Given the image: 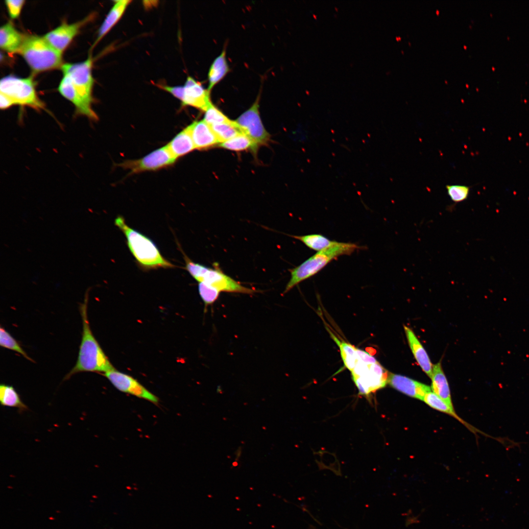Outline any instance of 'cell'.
Instances as JSON below:
<instances>
[{"mask_svg": "<svg viewBox=\"0 0 529 529\" xmlns=\"http://www.w3.org/2000/svg\"><path fill=\"white\" fill-rule=\"evenodd\" d=\"M88 297L87 290L84 302L79 308L82 320V334L77 360L74 366L64 380H68L72 375L81 372L105 373L115 369L91 330L87 314Z\"/></svg>", "mask_w": 529, "mask_h": 529, "instance_id": "1", "label": "cell"}, {"mask_svg": "<svg viewBox=\"0 0 529 529\" xmlns=\"http://www.w3.org/2000/svg\"><path fill=\"white\" fill-rule=\"evenodd\" d=\"M114 222L125 235L131 252L142 267L145 269H156L174 266L161 255L152 240L130 227L122 216H118Z\"/></svg>", "mask_w": 529, "mask_h": 529, "instance_id": "2", "label": "cell"}, {"mask_svg": "<svg viewBox=\"0 0 529 529\" xmlns=\"http://www.w3.org/2000/svg\"><path fill=\"white\" fill-rule=\"evenodd\" d=\"M362 248L356 243L337 241L332 246L317 252L300 265L289 269L290 279L283 294L315 275L334 259L342 255H349Z\"/></svg>", "mask_w": 529, "mask_h": 529, "instance_id": "3", "label": "cell"}, {"mask_svg": "<svg viewBox=\"0 0 529 529\" xmlns=\"http://www.w3.org/2000/svg\"><path fill=\"white\" fill-rule=\"evenodd\" d=\"M351 372L361 396L368 397L388 383L387 370L374 357L358 348L355 366Z\"/></svg>", "mask_w": 529, "mask_h": 529, "instance_id": "4", "label": "cell"}, {"mask_svg": "<svg viewBox=\"0 0 529 529\" xmlns=\"http://www.w3.org/2000/svg\"><path fill=\"white\" fill-rule=\"evenodd\" d=\"M20 53L35 73L61 68L62 53L55 49L44 37L24 35Z\"/></svg>", "mask_w": 529, "mask_h": 529, "instance_id": "5", "label": "cell"}, {"mask_svg": "<svg viewBox=\"0 0 529 529\" xmlns=\"http://www.w3.org/2000/svg\"><path fill=\"white\" fill-rule=\"evenodd\" d=\"M186 269L198 283H203L220 292L240 293L252 295L257 292L254 289L241 285L229 276L225 274L214 264V268L207 267L193 262L185 257Z\"/></svg>", "mask_w": 529, "mask_h": 529, "instance_id": "6", "label": "cell"}, {"mask_svg": "<svg viewBox=\"0 0 529 529\" xmlns=\"http://www.w3.org/2000/svg\"><path fill=\"white\" fill-rule=\"evenodd\" d=\"M0 93L7 96L14 105L27 106L37 110L45 109L44 103L36 94L31 77H4L0 81Z\"/></svg>", "mask_w": 529, "mask_h": 529, "instance_id": "7", "label": "cell"}, {"mask_svg": "<svg viewBox=\"0 0 529 529\" xmlns=\"http://www.w3.org/2000/svg\"><path fill=\"white\" fill-rule=\"evenodd\" d=\"M159 86L179 99L185 106H192L205 112L212 104L210 92L191 76L187 77L182 86Z\"/></svg>", "mask_w": 529, "mask_h": 529, "instance_id": "8", "label": "cell"}, {"mask_svg": "<svg viewBox=\"0 0 529 529\" xmlns=\"http://www.w3.org/2000/svg\"><path fill=\"white\" fill-rule=\"evenodd\" d=\"M92 60L90 56L80 63L63 64L61 67L64 75L68 76L77 92L89 106L92 107V95L94 79L92 75Z\"/></svg>", "mask_w": 529, "mask_h": 529, "instance_id": "9", "label": "cell"}, {"mask_svg": "<svg viewBox=\"0 0 529 529\" xmlns=\"http://www.w3.org/2000/svg\"><path fill=\"white\" fill-rule=\"evenodd\" d=\"M260 96L251 106L241 114L235 120L243 133L247 135L259 145L266 144L270 135L265 130L261 119L259 112Z\"/></svg>", "mask_w": 529, "mask_h": 529, "instance_id": "10", "label": "cell"}, {"mask_svg": "<svg viewBox=\"0 0 529 529\" xmlns=\"http://www.w3.org/2000/svg\"><path fill=\"white\" fill-rule=\"evenodd\" d=\"M175 160L166 145L141 159L125 161L120 166L134 173L157 170L173 164Z\"/></svg>", "mask_w": 529, "mask_h": 529, "instance_id": "11", "label": "cell"}, {"mask_svg": "<svg viewBox=\"0 0 529 529\" xmlns=\"http://www.w3.org/2000/svg\"><path fill=\"white\" fill-rule=\"evenodd\" d=\"M114 386L122 392L145 400L157 405L159 399L157 396L147 390L137 380L115 369L104 373Z\"/></svg>", "mask_w": 529, "mask_h": 529, "instance_id": "12", "label": "cell"}, {"mask_svg": "<svg viewBox=\"0 0 529 529\" xmlns=\"http://www.w3.org/2000/svg\"><path fill=\"white\" fill-rule=\"evenodd\" d=\"M90 20V16H89L77 23H63L47 33L44 37L55 49L62 53L82 26Z\"/></svg>", "mask_w": 529, "mask_h": 529, "instance_id": "13", "label": "cell"}, {"mask_svg": "<svg viewBox=\"0 0 529 529\" xmlns=\"http://www.w3.org/2000/svg\"><path fill=\"white\" fill-rule=\"evenodd\" d=\"M58 91L61 95L74 105L76 115L86 117L92 121L98 120L96 114L92 107L84 102L68 76L64 75L59 84Z\"/></svg>", "mask_w": 529, "mask_h": 529, "instance_id": "14", "label": "cell"}, {"mask_svg": "<svg viewBox=\"0 0 529 529\" xmlns=\"http://www.w3.org/2000/svg\"><path fill=\"white\" fill-rule=\"evenodd\" d=\"M388 384L399 391L413 398L423 400L431 391L429 385L401 375L389 373Z\"/></svg>", "mask_w": 529, "mask_h": 529, "instance_id": "15", "label": "cell"}, {"mask_svg": "<svg viewBox=\"0 0 529 529\" xmlns=\"http://www.w3.org/2000/svg\"><path fill=\"white\" fill-rule=\"evenodd\" d=\"M188 127L195 149H206L219 143L211 125L203 120L195 121Z\"/></svg>", "mask_w": 529, "mask_h": 529, "instance_id": "16", "label": "cell"}, {"mask_svg": "<svg viewBox=\"0 0 529 529\" xmlns=\"http://www.w3.org/2000/svg\"><path fill=\"white\" fill-rule=\"evenodd\" d=\"M404 327L409 346L415 359L424 372L431 378L433 365L426 351L413 331L406 326Z\"/></svg>", "mask_w": 529, "mask_h": 529, "instance_id": "17", "label": "cell"}, {"mask_svg": "<svg viewBox=\"0 0 529 529\" xmlns=\"http://www.w3.org/2000/svg\"><path fill=\"white\" fill-rule=\"evenodd\" d=\"M24 35L18 31L11 23L0 28V47L10 53H18Z\"/></svg>", "mask_w": 529, "mask_h": 529, "instance_id": "18", "label": "cell"}, {"mask_svg": "<svg viewBox=\"0 0 529 529\" xmlns=\"http://www.w3.org/2000/svg\"><path fill=\"white\" fill-rule=\"evenodd\" d=\"M431 389L433 392L443 399L450 406L454 407L448 381L443 372L440 362L433 366L431 377Z\"/></svg>", "mask_w": 529, "mask_h": 529, "instance_id": "19", "label": "cell"}, {"mask_svg": "<svg viewBox=\"0 0 529 529\" xmlns=\"http://www.w3.org/2000/svg\"><path fill=\"white\" fill-rule=\"evenodd\" d=\"M166 146L176 159L195 149L188 126L178 133Z\"/></svg>", "mask_w": 529, "mask_h": 529, "instance_id": "20", "label": "cell"}, {"mask_svg": "<svg viewBox=\"0 0 529 529\" xmlns=\"http://www.w3.org/2000/svg\"><path fill=\"white\" fill-rule=\"evenodd\" d=\"M131 2L128 0L114 1V4L98 29L96 44L103 37L121 18L128 5Z\"/></svg>", "mask_w": 529, "mask_h": 529, "instance_id": "21", "label": "cell"}, {"mask_svg": "<svg viewBox=\"0 0 529 529\" xmlns=\"http://www.w3.org/2000/svg\"><path fill=\"white\" fill-rule=\"evenodd\" d=\"M230 68L226 57V50L224 48L211 64L208 73V90L211 92L214 87L220 82L228 73Z\"/></svg>", "mask_w": 529, "mask_h": 529, "instance_id": "22", "label": "cell"}, {"mask_svg": "<svg viewBox=\"0 0 529 529\" xmlns=\"http://www.w3.org/2000/svg\"><path fill=\"white\" fill-rule=\"evenodd\" d=\"M0 402L2 406L17 408L20 413L28 409L18 393L11 385H0Z\"/></svg>", "mask_w": 529, "mask_h": 529, "instance_id": "23", "label": "cell"}, {"mask_svg": "<svg viewBox=\"0 0 529 529\" xmlns=\"http://www.w3.org/2000/svg\"><path fill=\"white\" fill-rule=\"evenodd\" d=\"M423 401L428 406L439 411L451 415L464 424L470 430L474 431L475 428L464 422L455 412L454 407L450 406L440 397L433 391H429L426 394Z\"/></svg>", "mask_w": 529, "mask_h": 529, "instance_id": "24", "label": "cell"}, {"mask_svg": "<svg viewBox=\"0 0 529 529\" xmlns=\"http://www.w3.org/2000/svg\"><path fill=\"white\" fill-rule=\"evenodd\" d=\"M306 246L317 252L328 248L334 244L337 241L332 240L320 234H309L303 236H292Z\"/></svg>", "mask_w": 529, "mask_h": 529, "instance_id": "25", "label": "cell"}, {"mask_svg": "<svg viewBox=\"0 0 529 529\" xmlns=\"http://www.w3.org/2000/svg\"><path fill=\"white\" fill-rule=\"evenodd\" d=\"M219 144L243 133L236 121L211 125Z\"/></svg>", "mask_w": 529, "mask_h": 529, "instance_id": "26", "label": "cell"}, {"mask_svg": "<svg viewBox=\"0 0 529 529\" xmlns=\"http://www.w3.org/2000/svg\"><path fill=\"white\" fill-rule=\"evenodd\" d=\"M219 146L226 149L237 151H242L247 149H251L254 151H255L258 148L254 142L244 133L220 143Z\"/></svg>", "mask_w": 529, "mask_h": 529, "instance_id": "27", "label": "cell"}, {"mask_svg": "<svg viewBox=\"0 0 529 529\" xmlns=\"http://www.w3.org/2000/svg\"><path fill=\"white\" fill-rule=\"evenodd\" d=\"M330 334L339 348L341 357L344 366L351 371L355 366L357 348L348 342L340 341L332 333Z\"/></svg>", "mask_w": 529, "mask_h": 529, "instance_id": "28", "label": "cell"}, {"mask_svg": "<svg viewBox=\"0 0 529 529\" xmlns=\"http://www.w3.org/2000/svg\"><path fill=\"white\" fill-rule=\"evenodd\" d=\"M0 345L2 347L16 351L29 361H34L28 356L19 343L1 326L0 328Z\"/></svg>", "mask_w": 529, "mask_h": 529, "instance_id": "29", "label": "cell"}, {"mask_svg": "<svg viewBox=\"0 0 529 529\" xmlns=\"http://www.w3.org/2000/svg\"><path fill=\"white\" fill-rule=\"evenodd\" d=\"M203 120L210 125L228 123L233 121L213 103L205 111Z\"/></svg>", "mask_w": 529, "mask_h": 529, "instance_id": "30", "label": "cell"}, {"mask_svg": "<svg viewBox=\"0 0 529 529\" xmlns=\"http://www.w3.org/2000/svg\"><path fill=\"white\" fill-rule=\"evenodd\" d=\"M446 188L448 195L455 204L467 199L470 189V187L460 185H448Z\"/></svg>", "mask_w": 529, "mask_h": 529, "instance_id": "31", "label": "cell"}, {"mask_svg": "<svg viewBox=\"0 0 529 529\" xmlns=\"http://www.w3.org/2000/svg\"><path fill=\"white\" fill-rule=\"evenodd\" d=\"M198 289L200 297L205 306L213 304L217 300L220 293L216 289L202 282L198 283Z\"/></svg>", "mask_w": 529, "mask_h": 529, "instance_id": "32", "label": "cell"}, {"mask_svg": "<svg viewBox=\"0 0 529 529\" xmlns=\"http://www.w3.org/2000/svg\"><path fill=\"white\" fill-rule=\"evenodd\" d=\"M25 1L23 0H6L5 1L9 15L11 18H18Z\"/></svg>", "mask_w": 529, "mask_h": 529, "instance_id": "33", "label": "cell"}, {"mask_svg": "<svg viewBox=\"0 0 529 529\" xmlns=\"http://www.w3.org/2000/svg\"><path fill=\"white\" fill-rule=\"evenodd\" d=\"M14 105L12 100L4 94L0 93V107L1 110L6 109Z\"/></svg>", "mask_w": 529, "mask_h": 529, "instance_id": "34", "label": "cell"}, {"mask_svg": "<svg viewBox=\"0 0 529 529\" xmlns=\"http://www.w3.org/2000/svg\"><path fill=\"white\" fill-rule=\"evenodd\" d=\"M242 454V447L241 446L238 447L235 452V460H238Z\"/></svg>", "mask_w": 529, "mask_h": 529, "instance_id": "35", "label": "cell"}, {"mask_svg": "<svg viewBox=\"0 0 529 529\" xmlns=\"http://www.w3.org/2000/svg\"><path fill=\"white\" fill-rule=\"evenodd\" d=\"M237 464H238L237 462L235 461V462H233V465L234 466H236Z\"/></svg>", "mask_w": 529, "mask_h": 529, "instance_id": "36", "label": "cell"}]
</instances>
